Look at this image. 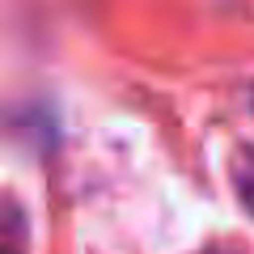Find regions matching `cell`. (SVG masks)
<instances>
[{"mask_svg": "<svg viewBox=\"0 0 254 254\" xmlns=\"http://www.w3.org/2000/svg\"><path fill=\"white\" fill-rule=\"evenodd\" d=\"M229 178H233V190H237V199H242V208L254 216V144H246V148L233 153Z\"/></svg>", "mask_w": 254, "mask_h": 254, "instance_id": "6da1fadb", "label": "cell"}, {"mask_svg": "<svg viewBox=\"0 0 254 254\" xmlns=\"http://www.w3.org/2000/svg\"><path fill=\"white\" fill-rule=\"evenodd\" d=\"M0 254H13V250H0Z\"/></svg>", "mask_w": 254, "mask_h": 254, "instance_id": "7a4b0ae2", "label": "cell"}]
</instances>
